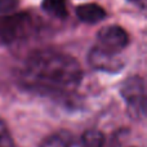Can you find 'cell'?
<instances>
[{
    "mask_svg": "<svg viewBox=\"0 0 147 147\" xmlns=\"http://www.w3.org/2000/svg\"><path fill=\"white\" fill-rule=\"evenodd\" d=\"M20 79L22 85L32 92L63 96L79 86L83 79V70L70 54L53 49H41L26 58Z\"/></svg>",
    "mask_w": 147,
    "mask_h": 147,
    "instance_id": "obj_1",
    "label": "cell"
},
{
    "mask_svg": "<svg viewBox=\"0 0 147 147\" xmlns=\"http://www.w3.org/2000/svg\"><path fill=\"white\" fill-rule=\"evenodd\" d=\"M88 61L93 69L105 72H119L124 67V61L120 58L119 54L109 53V52L98 48L97 45H94L90 49Z\"/></svg>",
    "mask_w": 147,
    "mask_h": 147,
    "instance_id": "obj_5",
    "label": "cell"
},
{
    "mask_svg": "<svg viewBox=\"0 0 147 147\" xmlns=\"http://www.w3.org/2000/svg\"><path fill=\"white\" fill-rule=\"evenodd\" d=\"M130 3H133L134 5H137L141 9H145L146 8V0H129Z\"/></svg>",
    "mask_w": 147,
    "mask_h": 147,
    "instance_id": "obj_12",
    "label": "cell"
},
{
    "mask_svg": "<svg viewBox=\"0 0 147 147\" xmlns=\"http://www.w3.org/2000/svg\"><path fill=\"white\" fill-rule=\"evenodd\" d=\"M75 142V136L70 130L61 129L44 138L40 147H74Z\"/></svg>",
    "mask_w": 147,
    "mask_h": 147,
    "instance_id": "obj_7",
    "label": "cell"
},
{
    "mask_svg": "<svg viewBox=\"0 0 147 147\" xmlns=\"http://www.w3.org/2000/svg\"><path fill=\"white\" fill-rule=\"evenodd\" d=\"M105 137L99 130L89 129L81 137L80 147H103Z\"/></svg>",
    "mask_w": 147,
    "mask_h": 147,
    "instance_id": "obj_9",
    "label": "cell"
},
{
    "mask_svg": "<svg viewBox=\"0 0 147 147\" xmlns=\"http://www.w3.org/2000/svg\"><path fill=\"white\" fill-rule=\"evenodd\" d=\"M18 7V0H0V16L13 13Z\"/></svg>",
    "mask_w": 147,
    "mask_h": 147,
    "instance_id": "obj_11",
    "label": "cell"
},
{
    "mask_svg": "<svg viewBox=\"0 0 147 147\" xmlns=\"http://www.w3.org/2000/svg\"><path fill=\"white\" fill-rule=\"evenodd\" d=\"M76 14H78L80 21L93 25V23H98L101 21H103L105 17L107 16V13L101 5L89 3V4H83L80 7H78Z\"/></svg>",
    "mask_w": 147,
    "mask_h": 147,
    "instance_id": "obj_6",
    "label": "cell"
},
{
    "mask_svg": "<svg viewBox=\"0 0 147 147\" xmlns=\"http://www.w3.org/2000/svg\"><path fill=\"white\" fill-rule=\"evenodd\" d=\"M121 96L128 107V112L134 119H142L146 115L145 80L140 76L127 79L121 85Z\"/></svg>",
    "mask_w": 147,
    "mask_h": 147,
    "instance_id": "obj_3",
    "label": "cell"
},
{
    "mask_svg": "<svg viewBox=\"0 0 147 147\" xmlns=\"http://www.w3.org/2000/svg\"><path fill=\"white\" fill-rule=\"evenodd\" d=\"M0 147H16L12 134L1 119H0Z\"/></svg>",
    "mask_w": 147,
    "mask_h": 147,
    "instance_id": "obj_10",
    "label": "cell"
},
{
    "mask_svg": "<svg viewBox=\"0 0 147 147\" xmlns=\"http://www.w3.org/2000/svg\"><path fill=\"white\" fill-rule=\"evenodd\" d=\"M41 8L48 14L53 16L56 18H61V20L66 18L69 14L66 0H43Z\"/></svg>",
    "mask_w": 147,
    "mask_h": 147,
    "instance_id": "obj_8",
    "label": "cell"
},
{
    "mask_svg": "<svg viewBox=\"0 0 147 147\" xmlns=\"http://www.w3.org/2000/svg\"><path fill=\"white\" fill-rule=\"evenodd\" d=\"M34 31V18L28 13L0 16V43L12 44L27 38Z\"/></svg>",
    "mask_w": 147,
    "mask_h": 147,
    "instance_id": "obj_2",
    "label": "cell"
},
{
    "mask_svg": "<svg viewBox=\"0 0 147 147\" xmlns=\"http://www.w3.org/2000/svg\"><path fill=\"white\" fill-rule=\"evenodd\" d=\"M97 47L112 54H120L123 49L127 48L129 36L123 27L111 25L103 27L97 35Z\"/></svg>",
    "mask_w": 147,
    "mask_h": 147,
    "instance_id": "obj_4",
    "label": "cell"
}]
</instances>
